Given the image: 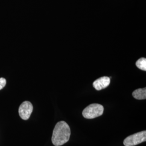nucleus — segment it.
<instances>
[{
    "mask_svg": "<svg viewBox=\"0 0 146 146\" xmlns=\"http://www.w3.org/2000/svg\"><path fill=\"white\" fill-rule=\"evenodd\" d=\"M70 134L71 131L68 124L63 121L58 122L52 132V144L55 146H62L69 141Z\"/></svg>",
    "mask_w": 146,
    "mask_h": 146,
    "instance_id": "1",
    "label": "nucleus"
},
{
    "mask_svg": "<svg viewBox=\"0 0 146 146\" xmlns=\"http://www.w3.org/2000/svg\"><path fill=\"white\" fill-rule=\"evenodd\" d=\"M104 107L102 105L98 104H93L87 106L82 111L84 117L88 119H92L103 114Z\"/></svg>",
    "mask_w": 146,
    "mask_h": 146,
    "instance_id": "2",
    "label": "nucleus"
},
{
    "mask_svg": "<svg viewBox=\"0 0 146 146\" xmlns=\"http://www.w3.org/2000/svg\"><path fill=\"white\" fill-rule=\"evenodd\" d=\"M146 141V131H142L127 137L123 141L125 146H135Z\"/></svg>",
    "mask_w": 146,
    "mask_h": 146,
    "instance_id": "3",
    "label": "nucleus"
},
{
    "mask_svg": "<svg viewBox=\"0 0 146 146\" xmlns=\"http://www.w3.org/2000/svg\"><path fill=\"white\" fill-rule=\"evenodd\" d=\"M33 110V106L29 101H25L20 105L19 109V113L22 119L28 120Z\"/></svg>",
    "mask_w": 146,
    "mask_h": 146,
    "instance_id": "4",
    "label": "nucleus"
},
{
    "mask_svg": "<svg viewBox=\"0 0 146 146\" xmlns=\"http://www.w3.org/2000/svg\"><path fill=\"white\" fill-rule=\"evenodd\" d=\"M110 83V79L109 77L103 76L96 80L93 84L94 88L97 90H101L107 88Z\"/></svg>",
    "mask_w": 146,
    "mask_h": 146,
    "instance_id": "5",
    "label": "nucleus"
},
{
    "mask_svg": "<svg viewBox=\"0 0 146 146\" xmlns=\"http://www.w3.org/2000/svg\"><path fill=\"white\" fill-rule=\"evenodd\" d=\"M133 96L135 99L139 100H145L146 99V88H139L135 90L133 93H132Z\"/></svg>",
    "mask_w": 146,
    "mask_h": 146,
    "instance_id": "6",
    "label": "nucleus"
},
{
    "mask_svg": "<svg viewBox=\"0 0 146 146\" xmlns=\"http://www.w3.org/2000/svg\"><path fill=\"white\" fill-rule=\"evenodd\" d=\"M136 66L137 68L142 70H146V58H139L136 62Z\"/></svg>",
    "mask_w": 146,
    "mask_h": 146,
    "instance_id": "7",
    "label": "nucleus"
},
{
    "mask_svg": "<svg viewBox=\"0 0 146 146\" xmlns=\"http://www.w3.org/2000/svg\"><path fill=\"white\" fill-rule=\"evenodd\" d=\"M7 83L6 80L3 78H0V90L2 89L5 86V84Z\"/></svg>",
    "mask_w": 146,
    "mask_h": 146,
    "instance_id": "8",
    "label": "nucleus"
}]
</instances>
